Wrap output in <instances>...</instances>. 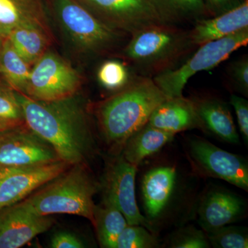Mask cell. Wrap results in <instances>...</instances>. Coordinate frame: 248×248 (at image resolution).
<instances>
[{
  "label": "cell",
  "instance_id": "obj_1",
  "mask_svg": "<svg viewBox=\"0 0 248 248\" xmlns=\"http://www.w3.org/2000/svg\"><path fill=\"white\" fill-rule=\"evenodd\" d=\"M25 124L49 143L66 164H84L94 147L92 132L83 108L74 97L40 102L17 93Z\"/></svg>",
  "mask_w": 248,
  "mask_h": 248
},
{
  "label": "cell",
  "instance_id": "obj_2",
  "mask_svg": "<svg viewBox=\"0 0 248 248\" xmlns=\"http://www.w3.org/2000/svg\"><path fill=\"white\" fill-rule=\"evenodd\" d=\"M166 99L152 78L142 77L99 103L96 115L111 149L120 154L125 141L148 123L155 109Z\"/></svg>",
  "mask_w": 248,
  "mask_h": 248
},
{
  "label": "cell",
  "instance_id": "obj_3",
  "mask_svg": "<svg viewBox=\"0 0 248 248\" xmlns=\"http://www.w3.org/2000/svg\"><path fill=\"white\" fill-rule=\"evenodd\" d=\"M71 169L32 192L22 203L34 213L43 216L67 214L84 217L93 223V197L99 185L85 168L84 164L71 166Z\"/></svg>",
  "mask_w": 248,
  "mask_h": 248
},
{
  "label": "cell",
  "instance_id": "obj_4",
  "mask_svg": "<svg viewBox=\"0 0 248 248\" xmlns=\"http://www.w3.org/2000/svg\"><path fill=\"white\" fill-rule=\"evenodd\" d=\"M193 46L189 32L167 23L132 35L124 56L143 74L155 77L172 69Z\"/></svg>",
  "mask_w": 248,
  "mask_h": 248
},
{
  "label": "cell",
  "instance_id": "obj_5",
  "mask_svg": "<svg viewBox=\"0 0 248 248\" xmlns=\"http://www.w3.org/2000/svg\"><path fill=\"white\" fill-rule=\"evenodd\" d=\"M248 43V28L219 40L209 42L201 45L182 66L155 76L153 81L166 97H182L184 88L192 76L199 72L213 69Z\"/></svg>",
  "mask_w": 248,
  "mask_h": 248
},
{
  "label": "cell",
  "instance_id": "obj_6",
  "mask_svg": "<svg viewBox=\"0 0 248 248\" xmlns=\"http://www.w3.org/2000/svg\"><path fill=\"white\" fill-rule=\"evenodd\" d=\"M59 22L72 42L87 53H102L118 40V31L99 20L78 0H54Z\"/></svg>",
  "mask_w": 248,
  "mask_h": 248
},
{
  "label": "cell",
  "instance_id": "obj_7",
  "mask_svg": "<svg viewBox=\"0 0 248 248\" xmlns=\"http://www.w3.org/2000/svg\"><path fill=\"white\" fill-rule=\"evenodd\" d=\"M81 84L78 72L58 54L48 50L32 66L24 94L40 102L62 100L74 97Z\"/></svg>",
  "mask_w": 248,
  "mask_h": 248
},
{
  "label": "cell",
  "instance_id": "obj_8",
  "mask_svg": "<svg viewBox=\"0 0 248 248\" xmlns=\"http://www.w3.org/2000/svg\"><path fill=\"white\" fill-rule=\"evenodd\" d=\"M108 27L132 35L162 24H171L153 0H78Z\"/></svg>",
  "mask_w": 248,
  "mask_h": 248
},
{
  "label": "cell",
  "instance_id": "obj_9",
  "mask_svg": "<svg viewBox=\"0 0 248 248\" xmlns=\"http://www.w3.org/2000/svg\"><path fill=\"white\" fill-rule=\"evenodd\" d=\"M187 153L197 174L221 179L248 190V165L243 156L224 151L198 137L188 140Z\"/></svg>",
  "mask_w": 248,
  "mask_h": 248
},
{
  "label": "cell",
  "instance_id": "obj_10",
  "mask_svg": "<svg viewBox=\"0 0 248 248\" xmlns=\"http://www.w3.org/2000/svg\"><path fill=\"white\" fill-rule=\"evenodd\" d=\"M138 166L117 154L108 164L99 187L103 201L115 205L123 214L128 225H140L154 232L152 222L139 210L135 196V176Z\"/></svg>",
  "mask_w": 248,
  "mask_h": 248
},
{
  "label": "cell",
  "instance_id": "obj_11",
  "mask_svg": "<svg viewBox=\"0 0 248 248\" xmlns=\"http://www.w3.org/2000/svg\"><path fill=\"white\" fill-rule=\"evenodd\" d=\"M62 161L26 124L0 132V169H21Z\"/></svg>",
  "mask_w": 248,
  "mask_h": 248
},
{
  "label": "cell",
  "instance_id": "obj_12",
  "mask_svg": "<svg viewBox=\"0 0 248 248\" xmlns=\"http://www.w3.org/2000/svg\"><path fill=\"white\" fill-rule=\"evenodd\" d=\"M53 224L50 216L34 213L22 202L0 211V248H18L48 231Z\"/></svg>",
  "mask_w": 248,
  "mask_h": 248
},
{
  "label": "cell",
  "instance_id": "obj_13",
  "mask_svg": "<svg viewBox=\"0 0 248 248\" xmlns=\"http://www.w3.org/2000/svg\"><path fill=\"white\" fill-rule=\"evenodd\" d=\"M71 166L64 161L16 169L0 178V211L25 200L35 190L53 180Z\"/></svg>",
  "mask_w": 248,
  "mask_h": 248
},
{
  "label": "cell",
  "instance_id": "obj_14",
  "mask_svg": "<svg viewBox=\"0 0 248 248\" xmlns=\"http://www.w3.org/2000/svg\"><path fill=\"white\" fill-rule=\"evenodd\" d=\"M246 202L223 188H214L203 196L198 208L199 222L206 234L239 221L245 217Z\"/></svg>",
  "mask_w": 248,
  "mask_h": 248
},
{
  "label": "cell",
  "instance_id": "obj_15",
  "mask_svg": "<svg viewBox=\"0 0 248 248\" xmlns=\"http://www.w3.org/2000/svg\"><path fill=\"white\" fill-rule=\"evenodd\" d=\"M148 124L176 134L194 128L203 130L193 100L182 97L167 98L153 111Z\"/></svg>",
  "mask_w": 248,
  "mask_h": 248
},
{
  "label": "cell",
  "instance_id": "obj_16",
  "mask_svg": "<svg viewBox=\"0 0 248 248\" xmlns=\"http://www.w3.org/2000/svg\"><path fill=\"white\" fill-rule=\"evenodd\" d=\"M248 28V1L231 8L213 19H201L189 32L195 46L219 40Z\"/></svg>",
  "mask_w": 248,
  "mask_h": 248
},
{
  "label": "cell",
  "instance_id": "obj_17",
  "mask_svg": "<svg viewBox=\"0 0 248 248\" xmlns=\"http://www.w3.org/2000/svg\"><path fill=\"white\" fill-rule=\"evenodd\" d=\"M176 178L177 171L172 166L155 168L145 174L142 181V194L147 218L150 221L157 219L164 213L172 197Z\"/></svg>",
  "mask_w": 248,
  "mask_h": 248
},
{
  "label": "cell",
  "instance_id": "obj_18",
  "mask_svg": "<svg viewBox=\"0 0 248 248\" xmlns=\"http://www.w3.org/2000/svg\"><path fill=\"white\" fill-rule=\"evenodd\" d=\"M7 38L18 54L32 66L48 51L51 42L48 24L39 22L23 23Z\"/></svg>",
  "mask_w": 248,
  "mask_h": 248
},
{
  "label": "cell",
  "instance_id": "obj_19",
  "mask_svg": "<svg viewBox=\"0 0 248 248\" xmlns=\"http://www.w3.org/2000/svg\"><path fill=\"white\" fill-rule=\"evenodd\" d=\"M193 102L203 130L228 143H239L232 116L224 103L215 99H199Z\"/></svg>",
  "mask_w": 248,
  "mask_h": 248
},
{
  "label": "cell",
  "instance_id": "obj_20",
  "mask_svg": "<svg viewBox=\"0 0 248 248\" xmlns=\"http://www.w3.org/2000/svg\"><path fill=\"white\" fill-rule=\"evenodd\" d=\"M174 135L147 123L129 138L120 154L130 164L138 166L143 159L161 151Z\"/></svg>",
  "mask_w": 248,
  "mask_h": 248
},
{
  "label": "cell",
  "instance_id": "obj_21",
  "mask_svg": "<svg viewBox=\"0 0 248 248\" xmlns=\"http://www.w3.org/2000/svg\"><path fill=\"white\" fill-rule=\"evenodd\" d=\"M28 22L48 24L43 0H0V37Z\"/></svg>",
  "mask_w": 248,
  "mask_h": 248
},
{
  "label": "cell",
  "instance_id": "obj_22",
  "mask_svg": "<svg viewBox=\"0 0 248 248\" xmlns=\"http://www.w3.org/2000/svg\"><path fill=\"white\" fill-rule=\"evenodd\" d=\"M93 226L101 247L115 248L119 235L127 226L123 214L113 204L103 201L94 207Z\"/></svg>",
  "mask_w": 248,
  "mask_h": 248
},
{
  "label": "cell",
  "instance_id": "obj_23",
  "mask_svg": "<svg viewBox=\"0 0 248 248\" xmlns=\"http://www.w3.org/2000/svg\"><path fill=\"white\" fill-rule=\"evenodd\" d=\"M32 66L15 50L5 38L0 56V78L17 93H25Z\"/></svg>",
  "mask_w": 248,
  "mask_h": 248
},
{
  "label": "cell",
  "instance_id": "obj_24",
  "mask_svg": "<svg viewBox=\"0 0 248 248\" xmlns=\"http://www.w3.org/2000/svg\"><path fill=\"white\" fill-rule=\"evenodd\" d=\"M25 124L17 93L0 78V132Z\"/></svg>",
  "mask_w": 248,
  "mask_h": 248
},
{
  "label": "cell",
  "instance_id": "obj_25",
  "mask_svg": "<svg viewBox=\"0 0 248 248\" xmlns=\"http://www.w3.org/2000/svg\"><path fill=\"white\" fill-rule=\"evenodd\" d=\"M170 23L196 17L206 11L204 0H153Z\"/></svg>",
  "mask_w": 248,
  "mask_h": 248
},
{
  "label": "cell",
  "instance_id": "obj_26",
  "mask_svg": "<svg viewBox=\"0 0 248 248\" xmlns=\"http://www.w3.org/2000/svg\"><path fill=\"white\" fill-rule=\"evenodd\" d=\"M157 238L140 225H127L116 241L115 248H154L159 247Z\"/></svg>",
  "mask_w": 248,
  "mask_h": 248
},
{
  "label": "cell",
  "instance_id": "obj_27",
  "mask_svg": "<svg viewBox=\"0 0 248 248\" xmlns=\"http://www.w3.org/2000/svg\"><path fill=\"white\" fill-rule=\"evenodd\" d=\"M210 246L215 248H248L246 228L225 226L207 234Z\"/></svg>",
  "mask_w": 248,
  "mask_h": 248
},
{
  "label": "cell",
  "instance_id": "obj_28",
  "mask_svg": "<svg viewBox=\"0 0 248 248\" xmlns=\"http://www.w3.org/2000/svg\"><path fill=\"white\" fill-rule=\"evenodd\" d=\"M99 83L106 89L116 91L129 84V73L122 62L111 60L104 62L97 73Z\"/></svg>",
  "mask_w": 248,
  "mask_h": 248
},
{
  "label": "cell",
  "instance_id": "obj_29",
  "mask_svg": "<svg viewBox=\"0 0 248 248\" xmlns=\"http://www.w3.org/2000/svg\"><path fill=\"white\" fill-rule=\"evenodd\" d=\"M172 248H208L211 247L206 233L194 226H187L175 232L170 240Z\"/></svg>",
  "mask_w": 248,
  "mask_h": 248
},
{
  "label": "cell",
  "instance_id": "obj_30",
  "mask_svg": "<svg viewBox=\"0 0 248 248\" xmlns=\"http://www.w3.org/2000/svg\"><path fill=\"white\" fill-rule=\"evenodd\" d=\"M231 104L234 107L237 117L238 124L246 143L248 141V103L244 98L232 94Z\"/></svg>",
  "mask_w": 248,
  "mask_h": 248
},
{
  "label": "cell",
  "instance_id": "obj_31",
  "mask_svg": "<svg viewBox=\"0 0 248 248\" xmlns=\"http://www.w3.org/2000/svg\"><path fill=\"white\" fill-rule=\"evenodd\" d=\"M231 74L235 84L240 91L248 95V60L244 58L234 62L231 67Z\"/></svg>",
  "mask_w": 248,
  "mask_h": 248
},
{
  "label": "cell",
  "instance_id": "obj_32",
  "mask_svg": "<svg viewBox=\"0 0 248 248\" xmlns=\"http://www.w3.org/2000/svg\"><path fill=\"white\" fill-rule=\"evenodd\" d=\"M50 247L53 248H83L85 245L79 237L68 232L56 233L50 241Z\"/></svg>",
  "mask_w": 248,
  "mask_h": 248
},
{
  "label": "cell",
  "instance_id": "obj_33",
  "mask_svg": "<svg viewBox=\"0 0 248 248\" xmlns=\"http://www.w3.org/2000/svg\"><path fill=\"white\" fill-rule=\"evenodd\" d=\"M211 6L216 8V9H221V8L225 7L228 5L231 4L234 0H208Z\"/></svg>",
  "mask_w": 248,
  "mask_h": 248
},
{
  "label": "cell",
  "instance_id": "obj_34",
  "mask_svg": "<svg viewBox=\"0 0 248 248\" xmlns=\"http://www.w3.org/2000/svg\"><path fill=\"white\" fill-rule=\"evenodd\" d=\"M14 170L16 169H0V178L4 177V176H6V174H9V173L12 172Z\"/></svg>",
  "mask_w": 248,
  "mask_h": 248
},
{
  "label": "cell",
  "instance_id": "obj_35",
  "mask_svg": "<svg viewBox=\"0 0 248 248\" xmlns=\"http://www.w3.org/2000/svg\"><path fill=\"white\" fill-rule=\"evenodd\" d=\"M5 38L0 37V56H1V50H2L3 43Z\"/></svg>",
  "mask_w": 248,
  "mask_h": 248
}]
</instances>
